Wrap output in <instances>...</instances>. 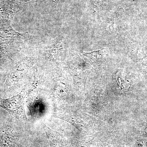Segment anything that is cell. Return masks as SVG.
Listing matches in <instances>:
<instances>
[{"instance_id":"1","label":"cell","mask_w":147,"mask_h":147,"mask_svg":"<svg viewBox=\"0 0 147 147\" xmlns=\"http://www.w3.org/2000/svg\"><path fill=\"white\" fill-rule=\"evenodd\" d=\"M25 96V92H21L16 95L6 99L0 98V107L17 119L25 120L26 118L24 107Z\"/></svg>"},{"instance_id":"2","label":"cell","mask_w":147,"mask_h":147,"mask_svg":"<svg viewBox=\"0 0 147 147\" xmlns=\"http://www.w3.org/2000/svg\"><path fill=\"white\" fill-rule=\"evenodd\" d=\"M11 47L10 41L0 40V65H1L3 62L10 55Z\"/></svg>"},{"instance_id":"3","label":"cell","mask_w":147,"mask_h":147,"mask_svg":"<svg viewBox=\"0 0 147 147\" xmlns=\"http://www.w3.org/2000/svg\"><path fill=\"white\" fill-rule=\"evenodd\" d=\"M108 49L107 48H103L102 50L94 51L91 53H85L84 52L83 54L90 59L92 61H95L98 59V58L102 57L103 55H106L108 53Z\"/></svg>"},{"instance_id":"4","label":"cell","mask_w":147,"mask_h":147,"mask_svg":"<svg viewBox=\"0 0 147 147\" xmlns=\"http://www.w3.org/2000/svg\"><path fill=\"white\" fill-rule=\"evenodd\" d=\"M1 65H0V76H1Z\"/></svg>"}]
</instances>
